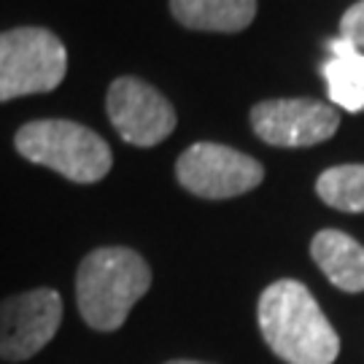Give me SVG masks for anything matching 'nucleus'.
<instances>
[{
  "instance_id": "obj_1",
  "label": "nucleus",
  "mask_w": 364,
  "mask_h": 364,
  "mask_svg": "<svg viewBox=\"0 0 364 364\" xmlns=\"http://www.w3.org/2000/svg\"><path fill=\"white\" fill-rule=\"evenodd\" d=\"M259 332L267 348L287 364H332L340 353V338L329 324L311 289L284 278L262 291Z\"/></svg>"
},
{
  "instance_id": "obj_2",
  "label": "nucleus",
  "mask_w": 364,
  "mask_h": 364,
  "mask_svg": "<svg viewBox=\"0 0 364 364\" xmlns=\"http://www.w3.org/2000/svg\"><path fill=\"white\" fill-rule=\"evenodd\" d=\"M151 287V267L124 246L90 251L76 273V305L97 332H117Z\"/></svg>"
},
{
  "instance_id": "obj_3",
  "label": "nucleus",
  "mask_w": 364,
  "mask_h": 364,
  "mask_svg": "<svg viewBox=\"0 0 364 364\" xmlns=\"http://www.w3.org/2000/svg\"><path fill=\"white\" fill-rule=\"evenodd\" d=\"M16 151L76 183H95L108 176L114 154L97 132L68 119H38L19 127Z\"/></svg>"
},
{
  "instance_id": "obj_4",
  "label": "nucleus",
  "mask_w": 364,
  "mask_h": 364,
  "mask_svg": "<svg viewBox=\"0 0 364 364\" xmlns=\"http://www.w3.org/2000/svg\"><path fill=\"white\" fill-rule=\"evenodd\" d=\"M68 73L65 43L43 27L0 33V103L52 92Z\"/></svg>"
},
{
  "instance_id": "obj_5",
  "label": "nucleus",
  "mask_w": 364,
  "mask_h": 364,
  "mask_svg": "<svg viewBox=\"0 0 364 364\" xmlns=\"http://www.w3.org/2000/svg\"><path fill=\"white\" fill-rule=\"evenodd\" d=\"M176 178L186 192L205 200H230L257 189L264 178L259 159L221 144L189 146L176 162Z\"/></svg>"
},
{
  "instance_id": "obj_6",
  "label": "nucleus",
  "mask_w": 364,
  "mask_h": 364,
  "mask_svg": "<svg viewBox=\"0 0 364 364\" xmlns=\"http://www.w3.org/2000/svg\"><path fill=\"white\" fill-rule=\"evenodd\" d=\"M63 324V299L54 289H30L0 302V359L27 362L43 351Z\"/></svg>"
},
{
  "instance_id": "obj_7",
  "label": "nucleus",
  "mask_w": 364,
  "mask_h": 364,
  "mask_svg": "<svg viewBox=\"0 0 364 364\" xmlns=\"http://www.w3.org/2000/svg\"><path fill=\"white\" fill-rule=\"evenodd\" d=\"M251 127L264 144L305 149L329 141L340 127V114L335 105L311 97L262 100L251 108Z\"/></svg>"
},
{
  "instance_id": "obj_8",
  "label": "nucleus",
  "mask_w": 364,
  "mask_h": 364,
  "mask_svg": "<svg viewBox=\"0 0 364 364\" xmlns=\"http://www.w3.org/2000/svg\"><path fill=\"white\" fill-rule=\"evenodd\" d=\"M105 111L117 132L132 146L151 149L176 130V111L159 92L135 76H122L108 87Z\"/></svg>"
},
{
  "instance_id": "obj_9",
  "label": "nucleus",
  "mask_w": 364,
  "mask_h": 364,
  "mask_svg": "<svg viewBox=\"0 0 364 364\" xmlns=\"http://www.w3.org/2000/svg\"><path fill=\"white\" fill-rule=\"evenodd\" d=\"M311 257L340 291H364V246L340 230H321L311 240Z\"/></svg>"
},
{
  "instance_id": "obj_10",
  "label": "nucleus",
  "mask_w": 364,
  "mask_h": 364,
  "mask_svg": "<svg viewBox=\"0 0 364 364\" xmlns=\"http://www.w3.org/2000/svg\"><path fill=\"white\" fill-rule=\"evenodd\" d=\"M329 60L321 65L329 100L343 111H364V54L348 41L335 38L326 43Z\"/></svg>"
},
{
  "instance_id": "obj_11",
  "label": "nucleus",
  "mask_w": 364,
  "mask_h": 364,
  "mask_svg": "<svg viewBox=\"0 0 364 364\" xmlns=\"http://www.w3.org/2000/svg\"><path fill=\"white\" fill-rule=\"evenodd\" d=\"M173 16L189 30L240 33L257 16V0H170Z\"/></svg>"
},
{
  "instance_id": "obj_12",
  "label": "nucleus",
  "mask_w": 364,
  "mask_h": 364,
  "mask_svg": "<svg viewBox=\"0 0 364 364\" xmlns=\"http://www.w3.org/2000/svg\"><path fill=\"white\" fill-rule=\"evenodd\" d=\"M316 195L329 208L364 213V165H338L318 176Z\"/></svg>"
},
{
  "instance_id": "obj_13",
  "label": "nucleus",
  "mask_w": 364,
  "mask_h": 364,
  "mask_svg": "<svg viewBox=\"0 0 364 364\" xmlns=\"http://www.w3.org/2000/svg\"><path fill=\"white\" fill-rule=\"evenodd\" d=\"M340 38L348 41L359 52L364 49V0L353 3L340 19Z\"/></svg>"
},
{
  "instance_id": "obj_14",
  "label": "nucleus",
  "mask_w": 364,
  "mask_h": 364,
  "mask_svg": "<svg viewBox=\"0 0 364 364\" xmlns=\"http://www.w3.org/2000/svg\"><path fill=\"white\" fill-rule=\"evenodd\" d=\"M168 364H205V362H192V359H176V362H168Z\"/></svg>"
}]
</instances>
